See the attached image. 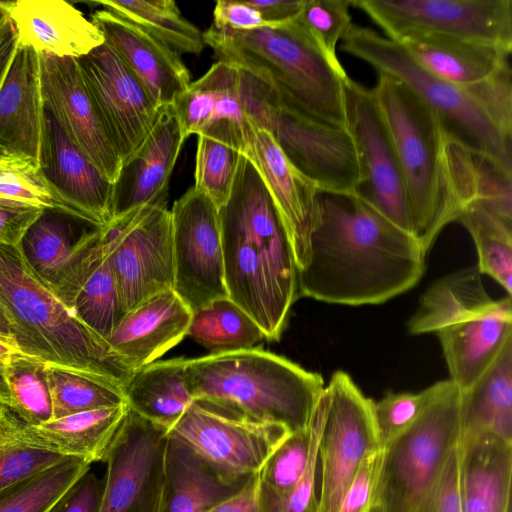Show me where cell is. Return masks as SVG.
I'll use <instances>...</instances> for the list:
<instances>
[{
	"mask_svg": "<svg viewBox=\"0 0 512 512\" xmlns=\"http://www.w3.org/2000/svg\"><path fill=\"white\" fill-rule=\"evenodd\" d=\"M509 63L490 77L465 86L474 101L508 140H512V80Z\"/></svg>",
	"mask_w": 512,
	"mask_h": 512,
	"instance_id": "cell-48",
	"label": "cell"
},
{
	"mask_svg": "<svg viewBox=\"0 0 512 512\" xmlns=\"http://www.w3.org/2000/svg\"><path fill=\"white\" fill-rule=\"evenodd\" d=\"M247 481L225 479L188 445L167 434L158 512H208Z\"/></svg>",
	"mask_w": 512,
	"mask_h": 512,
	"instance_id": "cell-30",
	"label": "cell"
},
{
	"mask_svg": "<svg viewBox=\"0 0 512 512\" xmlns=\"http://www.w3.org/2000/svg\"><path fill=\"white\" fill-rule=\"evenodd\" d=\"M17 353L21 352L12 341L0 338V361L5 362L8 358Z\"/></svg>",
	"mask_w": 512,
	"mask_h": 512,
	"instance_id": "cell-59",
	"label": "cell"
},
{
	"mask_svg": "<svg viewBox=\"0 0 512 512\" xmlns=\"http://www.w3.org/2000/svg\"><path fill=\"white\" fill-rule=\"evenodd\" d=\"M38 169L56 194L84 219L112 221L113 184L44 109Z\"/></svg>",
	"mask_w": 512,
	"mask_h": 512,
	"instance_id": "cell-22",
	"label": "cell"
},
{
	"mask_svg": "<svg viewBox=\"0 0 512 512\" xmlns=\"http://www.w3.org/2000/svg\"><path fill=\"white\" fill-rule=\"evenodd\" d=\"M186 365L187 359L174 358L137 370L123 389L129 409L168 432L194 402Z\"/></svg>",
	"mask_w": 512,
	"mask_h": 512,
	"instance_id": "cell-33",
	"label": "cell"
},
{
	"mask_svg": "<svg viewBox=\"0 0 512 512\" xmlns=\"http://www.w3.org/2000/svg\"><path fill=\"white\" fill-rule=\"evenodd\" d=\"M459 487L463 512H511L512 442L461 433Z\"/></svg>",
	"mask_w": 512,
	"mask_h": 512,
	"instance_id": "cell-29",
	"label": "cell"
},
{
	"mask_svg": "<svg viewBox=\"0 0 512 512\" xmlns=\"http://www.w3.org/2000/svg\"><path fill=\"white\" fill-rule=\"evenodd\" d=\"M208 512H266L259 496L257 474L250 477L237 493Z\"/></svg>",
	"mask_w": 512,
	"mask_h": 512,
	"instance_id": "cell-54",
	"label": "cell"
},
{
	"mask_svg": "<svg viewBox=\"0 0 512 512\" xmlns=\"http://www.w3.org/2000/svg\"><path fill=\"white\" fill-rule=\"evenodd\" d=\"M7 156H9V155H8L4 150H2V149L0 148V159L5 158V157H7Z\"/></svg>",
	"mask_w": 512,
	"mask_h": 512,
	"instance_id": "cell-61",
	"label": "cell"
},
{
	"mask_svg": "<svg viewBox=\"0 0 512 512\" xmlns=\"http://www.w3.org/2000/svg\"><path fill=\"white\" fill-rule=\"evenodd\" d=\"M53 419L125 403L123 390L97 378L47 365Z\"/></svg>",
	"mask_w": 512,
	"mask_h": 512,
	"instance_id": "cell-43",
	"label": "cell"
},
{
	"mask_svg": "<svg viewBox=\"0 0 512 512\" xmlns=\"http://www.w3.org/2000/svg\"><path fill=\"white\" fill-rule=\"evenodd\" d=\"M43 112L39 53L18 41L0 85V148L38 166Z\"/></svg>",
	"mask_w": 512,
	"mask_h": 512,
	"instance_id": "cell-26",
	"label": "cell"
},
{
	"mask_svg": "<svg viewBox=\"0 0 512 512\" xmlns=\"http://www.w3.org/2000/svg\"><path fill=\"white\" fill-rule=\"evenodd\" d=\"M0 203L40 210H63L81 217L50 187L37 165L13 156L0 159Z\"/></svg>",
	"mask_w": 512,
	"mask_h": 512,
	"instance_id": "cell-44",
	"label": "cell"
},
{
	"mask_svg": "<svg viewBox=\"0 0 512 512\" xmlns=\"http://www.w3.org/2000/svg\"><path fill=\"white\" fill-rule=\"evenodd\" d=\"M461 433L512 442V338L480 378L461 391Z\"/></svg>",
	"mask_w": 512,
	"mask_h": 512,
	"instance_id": "cell-34",
	"label": "cell"
},
{
	"mask_svg": "<svg viewBox=\"0 0 512 512\" xmlns=\"http://www.w3.org/2000/svg\"><path fill=\"white\" fill-rule=\"evenodd\" d=\"M184 141L174 107H162L142 144L122 163L113 184L112 220L147 205L167 203L171 174Z\"/></svg>",
	"mask_w": 512,
	"mask_h": 512,
	"instance_id": "cell-24",
	"label": "cell"
},
{
	"mask_svg": "<svg viewBox=\"0 0 512 512\" xmlns=\"http://www.w3.org/2000/svg\"><path fill=\"white\" fill-rule=\"evenodd\" d=\"M412 335L435 334L450 380L469 389L512 338V300L492 298L477 267L435 280L407 323Z\"/></svg>",
	"mask_w": 512,
	"mask_h": 512,
	"instance_id": "cell-7",
	"label": "cell"
},
{
	"mask_svg": "<svg viewBox=\"0 0 512 512\" xmlns=\"http://www.w3.org/2000/svg\"><path fill=\"white\" fill-rule=\"evenodd\" d=\"M186 336L210 354L258 348L266 339L256 322L228 296L193 311Z\"/></svg>",
	"mask_w": 512,
	"mask_h": 512,
	"instance_id": "cell-36",
	"label": "cell"
},
{
	"mask_svg": "<svg viewBox=\"0 0 512 512\" xmlns=\"http://www.w3.org/2000/svg\"><path fill=\"white\" fill-rule=\"evenodd\" d=\"M42 211L0 203V245L19 247L26 231Z\"/></svg>",
	"mask_w": 512,
	"mask_h": 512,
	"instance_id": "cell-53",
	"label": "cell"
},
{
	"mask_svg": "<svg viewBox=\"0 0 512 512\" xmlns=\"http://www.w3.org/2000/svg\"><path fill=\"white\" fill-rule=\"evenodd\" d=\"M304 0H249L247 1L263 17L277 27L295 19L301 11Z\"/></svg>",
	"mask_w": 512,
	"mask_h": 512,
	"instance_id": "cell-55",
	"label": "cell"
},
{
	"mask_svg": "<svg viewBox=\"0 0 512 512\" xmlns=\"http://www.w3.org/2000/svg\"><path fill=\"white\" fill-rule=\"evenodd\" d=\"M373 401L344 371H335L317 401L321 415L318 446V512H337L362 461L381 448Z\"/></svg>",
	"mask_w": 512,
	"mask_h": 512,
	"instance_id": "cell-11",
	"label": "cell"
},
{
	"mask_svg": "<svg viewBox=\"0 0 512 512\" xmlns=\"http://www.w3.org/2000/svg\"><path fill=\"white\" fill-rule=\"evenodd\" d=\"M97 4L140 26L178 54L199 55L203 32L188 21L173 0H107Z\"/></svg>",
	"mask_w": 512,
	"mask_h": 512,
	"instance_id": "cell-38",
	"label": "cell"
},
{
	"mask_svg": "<svg viewBox=\"0 0 512 512\" xmlns=\"http://www.w3.org/2000/svg\"><path fill=\"white\" fill-rule=\"evenodd\" d=\"M351 5L399 44L438 36L512 48L511 0H352Z\"/></svg>",
	"mask_w": 512,
	"mask_h": 512,
	"instance_id": "cell-12",
	"label": "cell"
},
{
	"mask_svg": "<svg viewBox=\"0 0 512 512\" xmlns=\"http://www.w3.org/2000/svg\"><path fill=\"white\" fill-rule=\"evenodd\" d=\"M320 427L316 404L309 426L289 434L258 471L259 496L266 512L281 511L307 467Z\"/></svg>",
	"mask_w": 512,
	"mask_h": 512,
	"instance_id": "cell-35",
	"label": "cell"
},
{
	"mask_svg": "<svg viewBox=\"0 0 512 512\" xmlns=\"http://www.w3.org/2000/svg\"><path fill=\"white\" fill-rule=\"evenodd\" d=\"M240 156L236 149L215 138L198 136L193 186L218 209L230 197Z\"/></svg>",
	"mask_w": 512,
	"mask_h": 512,
	"instance_id": "cell-45",
	"label": "cell"
},
{
	"mask_svg": "<svg viewBox=\"0 0 512 512\" xmlns=\"http://www.w3.org/2000/svg\"><path fill=\"white\" fill-rule=\"evenodd\" d=\"M186 380L194 402L291 433L309 426L325 386L319 373L259 347L187 359Z\"/></svg>",
	"mask_w": 512,
	"mask_h": 512,
	"instance_id": "cell-5",
	"label": "cell"
},
{
	"mask_svg": "<svg viewBox=\"0 0 512 512\" xmlns=\"http://www.w3.org/2000/svg\"><path fill=\"white\" fill-rule=\"evenodd\" d=\"M103 479L87 471L56 501L49 512H99Z\"/></svg>",
	"mask_w": 512,
	"mask_h": 512,
	"instance_id": "cell-51",
	"label": "cell"
},
{
	"mask_svg": "<svg viewBox=\"0 0 512 512\" xmlns=\"http://www.w3.org/2000/svg\"><path fill=\"white\" fill-rule=\"evenodd\" d=\"M350 6V0H304L295 21L328 57L338 60L337 44L352 25Z\"/></svg>",
	"mask_w": 512,
	"mask_h": 512,
	"instance_id": "cell-47",
	"label": "cell"
},
{
	"mask_svg": "<svg viewBox=\"0 0 512 512\" xmlns=\"http://www.w3.org/2000/svg\"><path fill=\"white\" fill-rule=\"evenodd\" d=\"M0 338L12 341L14 343V332L11 320L0 302ZM15 344V343H14Z\"/></svg>",
	"mask_w": 512,
	"mask_h": 512,
	"instance_id": "cell-57",
	"label": "cell"
},
{
	"mask_svg": "<svg viewBox=\"0 0 512 512\" xmlns=\"http://www.w3.org/2000/svg\"><path fill=\"white\" fill-rule=\"evenodd\" d=\"M11 393V409L28 425L37 426L53 419L47 364L17 353L5 362Z\"/></svg>",
	"mask_w": 512,
	"mask_h": 512,
	"instance_id": "cell-42",
	"label": "cell"
},
{
	"mask_svg": "<svg viewBox=\"0 0 512 512\" xmlns=\"http://www.w3.org/2000/svg\"><path fill=\"white\" fill-rule=\"evenodd\" d=\"M101 228L72 213L45 209L22 238L26 263L69 308Z\"/></svg>",
	"mask_w": 512,
	"mask_h": 512,
	"instance_id": "cell-20",
	"label": "cell"
},
{
	"mask_svg": "<svg viewBox=\"0 0 512 512\" xmlns=\"http://www.w3.org/2000/svg\"><path fill=\"white\" fill-rule=\"evenodd\" d=\"M269 132L291 164L319 191L350 193L361 183L357 150L347 128L278 106Z\"/></svg>",
	"mask_w": 512,
	"mask_h": 512,
	"instance_id": "cell-19",
	"label": "cell"
},
{
	"mask_svg": "<svg viewBox=\"0 0 512 512\" xmlns=\"http://www.w3.org/2000/svg\"><path fill=\"white\" fill-rule=\"evenodd\" d=\"M461 437V390L450 379L432 403L383 448L374 505L416 512Z\"/></svg>",
	"mask_w": 512,
	"mask_h": 512,
	"instance_id": "cell-9",
	"label": "cell"
},
{
	"mask_svg": "<svg viewBox=\"0 0 512 512\" xmlns=\"http://www.w3.org/2000/svg\"><path fill=\"white\" fill-rule=\"evenodd\" d=\"M470 234L477 253V269L512 293V222L478 202L466 204L457 219Z\"/></svg>",
	"mask_w": 512,
	"mask_h": 512,
	"instance_id": "cell-37",
	"label": "cell"
},
{
	"mask_svg": "<svg viewBox=\"0 0 512 512\" xmlns=\"http://www.w3.org/2000/svg\"><path fill=\"white\" fill-rule=\"evenodd\" d=\"M167 433L128 410L104 461L99 512H158Z\"/></svg>",
	"mask_w": 512,
	"mask_h": 512,
	"instance_id": "cell-18",
	"label": "cell"
},
{
	"mask_svg": "<svg viewBox=\"0 0 512 512\" xmlns=\"http://www.w3.org/2000/svg\"><path fill=\"white\" fill-rule=\"evenodd\" d=\"M64 458L32 442L25 422L10 407L0 405V491Z\"/></svg>",
	"mask_w": 512,
	"mask_h": 512,
	"instance_id": "cell-41",
	"label": "cell"
},
{
	"mask_svg": "<svg viewBox=\"0 0 512 512\" xmlns=\"http://www.w3.org/2000/svg\"><path fill=\"white\" fill-rule=\"evenodd\" d=\"M372 92L396 152L415 238L427 253L461 210L449 173L450 137L433 110L396 78L378 74Z\"/></svg>",
	"mask_w": 512,
	"mask_h": 512,
	"instance_id": "cell-6",
	"label": "cell"
},
{
	"mask_svg": "<svg viewBox=\"0 0 512 512\" xmlns=\"http://www.w3.org/2000/svg\"><path fill=\"white\" fill-rule=\"evenodd\" d=\"M369 512H381V510L378 506L374 505Z\"/></svg>",
	"mask_w": 512,
	"mask_h": 512,
	"instance_id": "cell-62",
	"label": "cell"
},
{
	"mask_svg": "<svg viewBox=\"0 0 512 512\" xmlns=\"http://www.w3.org/2000/svg\"><path fill=\"white\" fill-rule=\"evenodd\" d=\"M218 61L265 82L279 106L298 115L346 127L345 82L339 60L328 57L293 19L277 27L203 32Z\"/></svg>",
	"mask_w": 512,
	"mask_h": 512,
	"instance_id": "cell-3",
	"label": "cell"
},
{
	"mask_svg": "<svg viewBox=\"0 0 512 512\" xmlns=\"http://www.w3.org/2000/svg\"><path fill=\"white\" fill-rule=\"evenodd\" d=\"M91 464L66 457L37 474L0 491V512H49Z\"/></svg>",
	"mask_w": 512,
	"mask_h": 512,
	"instance_id": "cell-40",
	"label": "cell"
},
{
	"mask_svg": "<svg viewBox=\"0 0 512 512\" xmlns=\"http://www.w3.org/2000/svg\"><path fill=\"white\" fill-rule=\"evenodd\" d=\"M229 481H246L291 434L277 424L257 422L193 402L168 431Z\"/></svg>",
	"mask_w": 512,
	"mask_h": 512,
	"instance_id": "cell-14",
	"label": "cell"
},
{
	"mask_svg": "<svg viewBox=\"0 0 512 512\" xmlns=\"http://www.w3.org/2000/svg\"><path fill=\"white\" fill-rule=\"evenodd\" d=\"M17 43L18 36L16 29L8 17L0 27V85L6 74Z\"/></svg>",
	"mask_w": 512,
	"mask_h": 512,
	"instance_id": "cell-56",
	"label": "cell"
},
{
	"mask_svg": "<svg viewBox=\"0 0 512 512\" xmlns=\"http://www.w3.org/2000/svg\"><path fill=\"white\" fill-rule=\"evenodd\" d=\"M173 290L193 311L228 296L219 211L210 198L190 187L170 210Z\"/></svg>",
	"mask_w": 512,
	"mask_h": 512,
	"instance_id": "cell-16",
	"label": "cell"
},
{
	"mask_svg": "<svg viewBox=\"0 0 512 512\" xmlns=\"http://www.w3.org/2000/svg\"><path fill=\"white\" fill-rule=\"evenodd\" d=\"M76 60L105 131L123 163L142 144L162 107L106 43Z\"/></svg>",
	"mask_w": 512,
	"mask_h": 512,
	"instance_id": "cell-17",
	"label": "cell"
},
{
	"mask_svg": "<svg viewBox=\"0 0 512 512\" xmlns=\"http://www.w3.org/2000/svg\"><path fill=\"white\" fill-rule=\"evenodd\" d=\"M8 12L5 8L4 1H0V27L8 19Z\"/></svg>",
	"mask_w": 512,
	"mask_h": 512,
	"instance_id": "cell-60",
	"label": "cell"
},
{
	"mask_svg": "<svg viewBox=\"0 0 512 512\" xmlns=\"http://www.w3.org/2000/svg\"><path fill=\"white\" fill-rule=\"evenodd\" d=\"M92 23L160 106L173 105L187 90L191 75L180 54L135 23L107 10H96Z\"/></svg>",
	"mask_w": 512,
	"mask_h": 512,
	"instance_id": "cell-25",
	"label": "cell"
},
{
	"mask_svg": "<svg viewBox=\"0 0 512 512\" xmlns=\"http://www.w3.org/2000/svg\"><path fill=\"white\" fill-rule=\"evenodd\" d=\"M108 260L125 315L174 285L171 213L147 205L104 226Z\"/></svg>",
	"mask_w": 512,
	"mask_h": 512,
	"instance_id": "cell-13",
	"label": "cell"
},
{
	"mask_svg": "<svg viewBox=\"0 0 512 512\" xmlns=\"http://www.w3.org/2000/svg\"><path fill=\"white\" fill-rule=\"evenodd\" d=\"M383 450L370 453L349 483L337 512H369L374 506Z\"/></svg>",
	"mask_w": 512,
	"mask_h": 512,
	"instance_id": "cell-49",
	"label": "cell"
},
{
	"mask_svg": "<svg viewBox=\"0 0 512 512\" xmlns=\"http://www.w3.org/2000/svg\"><path fill=\"white\" fill-rule=\"evenodd\" d=\"M0 302L21 353L122 390L136 372L34 273L19 247L0 245Z\"/></svg>",
	"mask_w": 512,
	"mask_h": 512,
	"instance_id": "cell-4",
	"label": "cell"
},
{
	"mask_svg": "<svg viewBox=\"0 0 512 512\" xmlns=\"http://www.w3.org/2000/svg\"><path fill=\"white\" fill-rule=\"evenodd\" d=\"M243 155L258 171L278 210L299 271L307 259L319 190L291 164L266 129L253 127Z\"/></svg>",
	"mask_w": 512,
	"mask_h": 512,
	"instance_id": "cell-23",
	"label": "cell"
},
{
	"mask_svg": "<svg viewBox=\"0 0 512 512\" xmlns=\"http://www.w3.org/2000/svg\"><path fill=\"white\" fill-rule=\"evenodd\" d=\"M71 309L86 326L106 341L124 316L107 256L105 232L103 248L87 271Z\"/></svg>",
	"mask_w": 512,
	"mask_h": 512,
	"instance_id": "cell-39",
	"label": "cell"
},
{
	"mask_svg": "<svg viewBox=\"0 0 512 512\" xmlns=\"http://www.w3.org/2000/svg\"><path fill=\"white\" fill-rule=\"evenodd\" d=\"M18 41L60 58L78 59L104 43L100 30L64 0L4 1Z\"/></svg>",
	"mask_w": 512,
	"mask_h": 512,
	"instance_id": "cell-28",
	"label": "cell"
},
{
	"mask_svg": "<svg viewBox=\"0 0 512 512\" xmlns=\"http://www.w3.org/2000/svg\"><path fill=\"white\" fill-rule=\"evenodd\" d=\"M426 254L354 192L319 191L298 294L329 304H380L419 282Z\"/></svg>",
	"mask_w": 512,
	"mask_h": 512,
	"instance_id": "cell-1",
	"label": "cell"
},
{
	"mask_svg": "<svg viewBox=\"0 0 512 512\" xmlns=\"http://www.w3.org/2000/svg\"><path fill=\"white\" fill-rule=\"evenodd\" d=\"M219 30L247 31L275 27L266 22L261 14L247 1L219 0L213 11V23Z\"/></svg>",
	"mask_w": 512,
	"mask_h": 512,
	"instance_id": "cell-52",
	"label": "cell"
},
{
	"mask_svg": "<svg viewBox=\"0 0 512 512\" xmlns=\"http://www.w3.org/2000/svg\"><path fill=\"white\" fill-rule=\"evenodd\" d=\"M346 127L359 158L361 183L355 194L415 237L396 152L372 89L345 82Z\"/></svg>",
	"mask_w": 512,
	"mask_h": 512,
	"instance_id": "cell-15",
	"label": "cell"
},
{
	"mask_svg": "<svg viewBox=\"0 0 512 512\" xmlns=\"http://www.w3.org/2000/svg\"><path fill=\"white\" fill-rule=\"evenodd\" d=\"M192 310L173 289L162 291L126 313L107 342L133 370L155 362L187 335Z\"/></svg>",
	"mask_w": 512,
	"mask_h": 512,
	"instance_id": "cell-27",
	"label": "cell"
},
{
	"mask_svg": "<svg viewBox=\"0 0 512 512\" xmlns=\"http://www.w3.org/2000/svg\"><path fill=\"white\" fill-rule=\"evenodd\" d=\"M5 362L0 361V405L11 407L12 400L6 378Z\"/></svg>",
	"mask_w": 512,
	"mask_h": 512,
	"instance_id": "cell-58",
	"label": "cell"
},
{
	"mask_svg": "<svg viewBox=\"0 0 512 512\" xmlns=\"http://www.w3.org/2000/svg\"><path fill=\"white\" fill-rule=\"evenodd\" d=\"M410 56L434 76L459 87L480 82L509 63L512 48L438 36L401 43Z\"/></svg>",
	"mask_w": 512,
	"mask_h": 512,
	"instance_id": "cell-31",
	"label": "cell"
},
{
	"mask_svg": "<svg viewBox=\"0 0 512 512\" xmlns=\"http://www.w3.org/2000/svg\"><path fill=\"white\" fill-rule=\"evenodd\" d=\"M228 297L277 341L299 298L298 267L278 210L241 154L228 201L218 209Z\"/></svg>",
	"mask_w": 512,
	"mask_h": 512,
	"instance_id": "cell-2",
	"label": "cell"
},
{
	"mask_svg": "<svg viewBox=\"0 0 512 512\" xmlns=\"http://www.w3.org/2000/svg\"><path fill=\"white\" fill-rule=\"evenodd\" d=\"M416 512H463L459 487L458 445Z\"/></svg>",
	"mask_w": 512,
	"mask_h": 512,
	"instance_id": "cell-50",
	"label": "cell"
},
{
	"mask_svg": "<svg viewBox=\"0 0 512 512\" xmlns=\"http://www.w3.org/2000/svg\"><path fill=\"white\" fill-rule=\"evenodd\" d=\"M172 106L184 140L205 135L243 154L253 127L269 131L279 103L258 77L217 61Z\"/></svg>",
	"mask_w": 512,
	"mask_h": 512,
	"instance_id": "cell-10",
	"label": "cell"
},
{
	"mask_svg": "<svg viewBox=\"0 0 512 512\" xmlns=\"http://www.w3.org/2000/svg\"><path fill=\"white\" fill-rule=\"evenodd\" d=\"M446 380L438 381L426 389L412 393H388L372 410L380 447L408 428L442 391Z\"/></svg>",
	"mask_w": 512,
	"mask_h": 512,
	"instance_id": "cell-46",
	"label": "cell"
},
{
	"mask_svg": "<svg viewBox=\"0 0 512 512\" xmlns=\"http://www.w3.org/2000/svg\"><path fill=\"white\" fill-rule=\"evenodd\" d=\"M129 407L125 403L84 411L44 424L25 423L27 437L62 457L104 462Z\"/></svg>",
	"mask_w": 512,
	"mask_h": 512,
	"instance_id": "cell-32",
	"label": "cell"
},
{
	"mask_svg": "<svg viewBox=\"0 0 512 512\" xmlns=\"http://www.w3.org/2000/svg\"><path fill=\"white\" fill-rule=\"evenodd\" d=\"M340 48L367 62L378 74L404 83L433 110L450 138L512 173V140L497 130L465 87L434 76L401 44L371 28L352 23L340 41Z\"/></svg>",
	"mask_w": 512,
	"mask_h": 512,
	"instance_id": "cell-8",
	"label": "cell"
},
{
	"mask_svg": "<svg viewBox=\"0 0 512 512\" xmlns=\"http://www.w3.org/2000/svg\"><path fill=\"white\" fill-rule=\"evenodd\" d=\"M43 107L112 184L122 161L88 93L77 60L40 53Z\"/></svg>",
	"mask_w": 512,
	"mask_h": 512,
	"instance_id": "cell-21",
	"label": "cell"
}]
</instances>
